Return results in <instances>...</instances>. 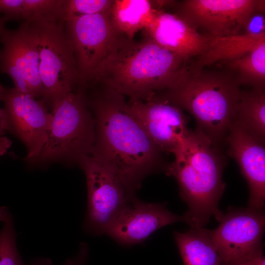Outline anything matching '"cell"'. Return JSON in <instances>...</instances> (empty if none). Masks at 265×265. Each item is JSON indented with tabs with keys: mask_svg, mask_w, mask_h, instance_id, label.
Masks as SVG:
<instances>
[{
	"mask_svg": "<svg viewBox=\"0 0 265 265\" xmlns=\"http://www.w3.org/2000/svg\"><path fill=\"white\" fill-rule=\"evenodd\" d=\"M86 99L95 122L90 156L112 171L132 198L143 180L159 167L160 152L131 112L125 97L103 88Z\"/></svg>",
	"mask_w": 265,
	"mask_h": 265,
	"instance_id": "6da1fadb",
	"label": "cell"
},
{
	"mask_svg": "<svg viewBox=\"0 0 265 265\" xmlns=\"http://www.w3.org/2000/svg\"><path fill=\"white\" fill-rule=\"evenodd\" d=\"M188 61L148 36L136 41L118 33L86 88L99 83L104 88L128 97L130 101L143 100L176 86L190 68Z\"/></svg>",
	"mask_w": 265,
	"mask_h": 265,
	"instance_id": "7a4b0ae2",
	"label": "cell"
},
{
	"mask_svg": "<svg viewBox=\"0 0 265 265\" xmlns=\"http://www.w3.org/2000/svg\"><path fill=\"white\" fill-rule=\"evenodd\" d=\"M216 146L200 130L190 131L166 169L176 180L187 206L183 216L190 228L204 227L212 217L219 221L223 214L218 205L226 186L225 162Z\"/></svg>",
	"mask_w": 265,
	"mask_h": 265,
	"instance_id": "3957f363",
	"label": "cell"
},
{
	"mask_svg": "<svg viewBox=\"0 0 265 265\" xmlns=\"http://www.w3.org/2000/svg\"><path fill=\"white\" fill-rule=\"evenodd\" d=\"M241 92L226 70H208L191 65L182 80L163 94L193 115L197 129L217 144L227 136Z\"/></svg>",
	"mask_w": 265,
	"mask_h": 265,
	"instance_id": "277c9868",
	"label": "cell"
},
{
	"mask_svg": "<svg viewBox=\"0 0 265 265\" xmlns=\"http://www.w3.org/2000/svg\"><path fill=\"white\" fill-rule=\"evenodd\" d=\"M46 142L33 166L79 163L90 155L95 138V122L85 93L66 94L53 108Z\"/></svg>",
	"mask_w": 265,
	"mask_h": 265,
	"instance_id": "5b68a950",
	"label": "cell"
},
{
	"mask_svg": "<svg viewBox=\"0 0 265 265\" xmlns=\"http://www.w3.org/2000/svg\"><path fill=\"white\" fill-rule=\"evenodd\" d=\"M39 39V72L43 88L42 100L52 111L68 93L79 86L74 52L64 22L32 23Z\"/></svg>",
	"mask_w": 265,
	"mask_h": 265,
	"instance_id": "8992f818",
	"label": "cell"
},
{
	"mask_svg": "<svg viewBox=\"0 0 265 265\" xmlns=\"http://www.w3.org/2000/svg\"><path fill=\"white\" fill-rule=\"evenodd\" d=\"M0 100L6 131L25 146L24 160L33 166L46 142L52 121V114L45 103L14 88L1 85Z\"/></svg>",
	"mask_w": 265,
	"mask_h": 265,
	"instance_id": "52a82bcc",
	"label": "cell"
},
{
	"mask_svg": "<svg viewBox=\"0 0 265 265\" xmlns=\"http://www.w3.org/2000/svg\"><path fill=\"white\" fill-rule=\"evenodd\" d=\"M264 11L265 0H186L178 4L176 14L196 31L224 37L243 34L252 16Z\"/></svg>",
	"mask_w": 265,
	"mask_h": 265,
	"instance_id": "ba28073f",
	"label": "cell"
},
{
	"mask_svg": "<svg viewBox=\"0 0 265 265\" xmlns=\"http://www.w3.org/2000/svg\"><path fill=\"white\" fill-rule=\"evenodd\" d=\"M0 40V71L10 77L19 92L42 99L39 39L34 24L24 22L16 29L4 27Z\"/></svg>",
	"mask_w": 265,
	"mask_h": 265,
	"instance_id": "9c48e42d",
	"label": "cell"
},
{
	"mask_svg": "<svg viewBox=\"0 0 265 265\" xmlns=\"http://www.w3.org/2000/svg\"><path fill=\"white\" fill-rule=\"evenodd\" d=\"M212 230L222 265H230L263 255L264 210L231 208Z\"/></svg>",
	"mask_w": 265,
	"mask_h": 265,
	"instance_id": "30bf717a",
	"label": "cell"
},
{
	"mask_svg": "<svg viewBox=\"0 0 265 265\" xmlns=\"http://www.w3.org/2000/svg\"><path fill=\"white\" fill-rule=\"evenodd\" d=\"M79 164L84 173L87 189L83 228L92 235H105L131 199L117 177L90 155L82 158Z\"/></svg>",
	"mask_w": 265,
	"mask_h": 265,
	"instance_id": "8fae6325",
	"label": "cell"
},
{
	"mask_svg": "<svg viewBox=\"0 0 265 265\" xmlns=\"http://www.w3.org/2000/svg\"><path fill=\"white\" fill-rule=\"evenodd\" d=\"M79 75L80 90L85 91L93 72L107 55L118 33L109 13L75 18L64 22Z\"/></svg>",
	"mask_w": 265,
	"mask_h": 265,
	"instance_id": "7c38bea8",
	"label": "cell"
},
{
	"mask_svg": "<svg viewBox=\"0 0 265 265\" xmlns=\"http://www.w3.org/2000/svg\"><path fill=\"white\" fill-rule=\"evenodd\" d=\"M130 109L160 152L174 153L187 136V118L163 94L128 102Z\"/></svg>",
	"mask_w": 265,
	"mask_h": 265,
	"instance_id": "4fadbf2b",
	"label": "cell"
},
{
	"mask_svg": "<svg viewBox=\"0 0 265 265\" xmlns=\"http://www.w3.org/2000/svg\"><path fill=\"white\" fill-rule=\"evenodd\" d=\"M184 222L183 215L170 211L164 203L131 199L108 227L105 235L123 246L141 243L154 232L168 225Z\"/></svg>",
	"mask_w": 265,
	"mask_h": 265,
	"instance_id": "5bb4252c",
	"label": "cell"
},
{
	"mask_svg": "<svg viewBox=\"0 0 265 265\" xmlns=\"http://www.w3.org/2000/svg\"><path fill=\"white\" fill-rule=\"evenodd\" d=\"M228 154L238 162L249 189L248 207L264 210L265 202L264 142L233 121L227 136Z\"/></svg>",
	"mask_w": 265,
	"mask_h": 265,
	"instance_id": "9a60e30c",
	"label": "cell"
},
{
	"mask_svg": "<svg viewBox=\"0 0 265 265\" xmlns=\"http://www.w3.org/2000/svg\"><path fill=\"white\" fill-rule=\"evenodd\" d=\"M144 31L161 47L189 60L208 48L207 35L200 34L178 14L160 8H157L153 21Z\"/></svg>",
	"mask_w": 265,
	"mask_h": 265,
	"instance_id": "2e32d148",
	"label": "cell"
},
{
	"mask_svg": "<svg viewBox=\"0 0 265 265\" xmlns=\"http://www.w3.org/2000/svg\"><path fill=\"white\" fill-rule=\"evenodd\" d=\"M207 35L208 48L192 64L195 68H204L217 62L238 58L250 52L265 38V32L260 34L244 33L224 37Z\"/></svg>",
	"mask_w": 265,
	"mask_h": 265,
	"instance_id": "e0dca14e",
	"label": "cell"
},
{
	"mask_svg": "<svg viewBox=\"0 0 265 265\" xmlns=\"http://www.w3.org/2000/svg\"><path fill=\"white\" fill-rule=\"evenodd\" d=\"M157 8L149 0H113L109 13L115 30L130 39L153 21Z\"/></svg>",
	"mask_w": 265,
	"mask_h": 265,
	"instance_id": "ac0fdd59",
	"label": "cell"
},
{
	"mask_svg": "<svg viewBox=\"0 0 265 265\" xmlns=\"http://www.w3.org/2000/svg\"><path fill=\"white\" fill-rule=\"evenodd\" d=\"M184 265H222L214 244L212 230L190 228L186 232H173Z\"/></svg>",
	"mask_w": 265,
	"mask_h": 265,
	"instance_id": "d6986e66",
	"label": "cell"
},
{
	"mask_svg": "<svg viewBox=\"0 0 265 265\" xmlns=\"http://www.w3.org/2000/svg\"><path fill=\"white\" fill-rule=\"evenodd\" d=\"M234 121L252 135L264 142L265 93L264 89L241 90L237 104Z\"/></svg>",
	"mask_w": 265,
	"mask_h": 265,
	"instance_id": "ffe728a7",
	"label": "cell"
},
{
	"mask_svg": "<svg viewBox=\"0 0 265 265\" xmlns=\"http://www.w3.org/2000/svg\"><path fill=\"white\" fill-rule=\"evenodd\" d=\"M238 84L264 89L265 82V38L244 55L221 62Z\"/></svg>",
	"mask_w": 265,
	"mask_h": 265,
	"instance_id": "44dd1931",
	"label": "cell"
},
{
	"mask_svg": "<svg viewBox=\"0 0 265 265\" xmlns=\"http://www.w3.org/2000/svg\"><path fill=\"white\" fill-rule=\"evenodd\" d=\"M0 265H25L16 244L13 216L5 206L0 208Z\"/></svg>",
	"mask_w": 265,
	"mask_h": 265,
	"instance_id": "7402d4cb",
	"label": "cell"
},
{
	"mask_svg": "<svg viewBox=\"0 0 265 265\" xmlns=\"http://www.w3.org/2000/svg\"><path fill=\"white\" fill-rule=\"evenodd\" d=\"M63 0H23L22 20L24 22L61 21Z\"/></svg>",
	"mask_w": 265,
	"mask_h": 265,
	"instance_id": "603a6c76",
	"label": "cell"
},
{
	"mask_svg": "<svg viewBox=\"0 0 265 265\" xmlns=\"http://www.w3.org/2000/svg\"><path fill=\"white\" fill-rule=\"evenodd\" d=\"M113 0H63L61 21L86 15L109 13Z\"/></svg>",
	"mask_w": 265,
	"mask_h": 265,
	"instance_id": "cb8c5ba5",
	"label": "cell"
},
{
	"mask_svg": "<svg viewBox=\"0 0 265 265\" xmlns=\"http://www.w3.org/2000/svg\"><path fill=\"white\" fill-rule=\"evenodd\" d=\"M89 252L88 245L85 242H81L77 255L67 259L63 265H86ZM26 265H53V263L50 259L41 257L31 260Z\"/></svg>",
	"mask_w": 265,
	"mask_h": 265,
	"instance_id": "d4e9b609",
	"label": "cell"
},
{
	"mask_svg": "<svg viewBox=\"0 0 265 265\" xmlns=\"http://www.w3.org/2000/svg\"><path fill=\"white\" fill-rule=\"evenodd\" d=\"M23 0H0V14L6 23L22 20Z\"/></svg>",
	"mask_w": 265,
	"mask_h": 265,
	"instance_id": "484cf974",
	"label": "cell"
},
{
	"mask_svg": "<svg viewBox=\"0 0 265 265\" xmlns=\"http://www.w3.org/2000/svg\"><path fill=\"white\" fill-rule=\"evenodd\" d=\"M264 13L258 12L249 19L245 28V34H260L265 32Z\"/></svg>",
	"mask_w": 265,
	"mask_h": 265,
	"instance_id": "4316f807",
	"label": "cell"
},
{
	"mask_svg": "<svg viewBox=\"0 0 265 265\" xmlns=\"http://www.w3.org/2000/svg\"><path fill=\"white\" fill-rule=\"evenodd\" d=\"M1 85L0 83V89ZM6 131L3 109L0 107V158L6 153L12 145L11 140L5 136Z\"/></svg>",
	"mask_w": 265,
	"mask_h": 265,
	"instance_id": "83f0119b",
	"label": "cell"
},
{
	"mask_svg": "<svg viewBox=\"0 0 265 265\" xmlns=\"http://www.w3.org/2000/svg\"><path fill=\"white\" fill-rule=\"evenodd\" d=\"M230 265H265V259L263 255L252 259Z\"/></svg>",
	"mask_w": 265,
	"mask_h": 265,
	"instance_id": "f1b7e54d",
	"label": "cell"
},
{
	"mask_svg": "<svg viewBox=\"0 0 265 265\" xmlns=\"http://www.w3.org/2000/svg\"><path fill=\"white\" fill-rule=\"evenodd\" d=\"M6 22L2 19V17L0 16V38L2 33V31L4 28L5 27V24Z\"/></svg>",
	"mask_w": 265,
	"mask_h": 265,
	"instance_id": "f546056e",
	"label": "cell"
}]
</instances>
